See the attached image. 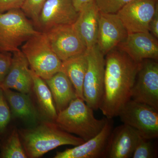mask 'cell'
Returning <instances> with one entry per match:
<instances>
[{
  "instance_id": "4",
  "label": "cell",
  "mask_w": 158,
  "mask_h": 158,
  "mask_svg": "<svg viewBox=\"0 0 158 158\" xmlns=\"http://www.w3.org/2000/svg\"><path fill=\"white\" fill-rule=\"evenodd\" d=\"M31 69L44 80L60 71L62 61L52 49L45 33L40 32L23 44L21 50Z\"/></svg>"
},
{
  "instance_id": "22",
  "label": "cell",
  "mask_w": 158,
  "mask_h": 158,
  "mask_svg": "<svg viewBox=\"0 0 158 158\" xmlns=\"http://www.w3.org/2000/svg\"><path fill=\"white\" fill-rule=\"evenodd\" d=\"M2 156L4 158H27L23 146L19 133L16 130H14L12 131L3 147Z\"/></svg>"
},
{
  "instance_id": "17",
  "label": "cell",
  "mask_w": 158,
  "mask_h": 158,
  "mask_svg": "<svg viewBox=\"0 0 158 158\" xmlns=\"http://www.w3.org/2000/svg\"><path fill=\"white\" fill-rule=\"evenodd\" d=\"M44 81L51 90L57 113L64 110L76 98L73 85L62 72H59Z\"/></svg>"
},
{
  "instance_id": "9",
  "label": "cell",
  "mask_w": 158,
  "mask_h": 158,
  "mask_svg": "<svg viewBox=\"0 0 158 158\" xmlns=\"http://www.w3.org/2000/svg\"><path fill=\"white\" fill-rule=\"evenodd\" d=\"M44 33L52 49L62 61L84 53L87 50L73 24L57 26Z\"/></svg>"
},
{
  "instance_id": "29",
  "label": "cell",
  "mask_w": 158,
  "mask_h": 158,
  "mask_svg": "<svg viewBox=\"0 0 158 158\" xmlns=\"http://www.w3.org/2000/svg\"><path fill=\"white\" fill-rule=\"evenodd\" d=\"M25 0H0V12L20 9Z\"/></svg>"
},
{
  "instance_id": "13",
  "label": "cell",
  "mask_w": 158,
  "mask_h": 158,
  "mask_svg": "<svg viewBox=\"0 0 158 158\" xmlns=\"http://www.w3.org/2000/svg\"><path fill=\"white\" fill-rule=\"evenodd\" d=\"M128 34L117 14L99 12L96 44L105 56L117 47Z\"/></svg>"
},
{
  "instance_id": "28",
  "label": "cell",
  "mask_w": 158,
  "mask_h": 158,
  "mask_svg": "<svg viewBox=\"0 0 158 158\" xmlns=\"http://www.w3.org/2000/svg\"><path fill=\"white\" fill-rule=\"evenodd\" d=\"M32 84V77L30 74L19 80L15 83L13 89L16 90L20 93L28 94L31 91Z\"/></svg>"
},
{
  "instance_id": "3",
  "label": "cell",
  "mask_w": 158,
  "mask_h": 158,
  "mask_svg": "<svg viewBox=\"0 0 158 158\" xmlns=\"http://www.w3.org/2000/svg\"><path fill=\"white\" fill-rule=\"evenodd\" d=\"M94 111L84 100L77 97L58 113L54 121L65 131L88 141L101 131L107 120L106 117L97 119Z\"/></svg>"
},
{
  "instance_id": "16",
  "label": "cell",
  "mask_w": 158,
  "mask_h": 158,
  "mask_svg": "<svg viewBox=\"0 0 158 158\" xmlns=\"http://www.w3.org/2000/svg\"><path fill=\"white\" fill-rule=\"evenodd\" d=\"M99 11L94 1L84 7L73 24L74 27L85 43L87 50L96 45Z\"/></svg>"
},
{
  "instance_id": "18",
  "label": "cell",
  "mask_w": 158,
  "mask_h": 158,
  "mask_svg": "<svg viewBox=\"0 0 158 158\" xmlns=\"http://www.w3.org/2000/svg\"><path fill=\"white\" fill-rule=\"evenodd\" d=\"M3 91L13 117L30 124L36 123L38 114L28 94L15 92L10 89H4Z\"/></svg>"
},
{
  "instance_id": "31",
  "label": "cell",
  "mask_w": 158,
  "mask_h": 158,
  "mask_svg": "<svg viewBox=\"0 0 158 158\" xmlns=\"http://www.w3.org/2000/svg\"><path fill=\"white\" fill-rule=\"evenodd\" d=\"M74 6L77 11H80L84 7L94 0H73Z\"/></svg>"
},
{
  "instance_id": "15",
  "label": "cell",
  "mask_w": 158,
  "mask_h": 158,
  "mask_svg": "<svg viewBox=\"0 0 158 158\" xmlns=\"http://www.w3.org/2000/svg\"><path fill=\"white\" fill-rule=\"evenodd\" d=\"M141 137L138 131L124 123L113 128L109 140L106 158H132Z\"/></svg>"
},
{
  "instance_id": "12",
  "label": "cell",
  "mask_w": 158,
  "mask_h": 158,
  "mask_svg": "<svg viewBox=\"0 0 158 158\" xmlns=\"http://www.w3.org/2000/svg\"><path fill=\"white\" fill-rule=\"evenodd\" d=\"M79 12L73 0H47L39 18V28L45 32L57 26L73 24Z\"/></svg>"
},
{
  "instance_id": "21",
  "label": "cell",
  "mask_w": 158,
  "mask_h": 158,
  "mask_svg": "<svg viewBox=\"0 0 158 158\" xmlns=\"http://www.w3.org/2000/svg\"><path fill=\"white\" fill-rule=\"evenodd\" d=\"M29 63L20 50L14 52L10 69L5 79L0 83V88L4 89H13L15 83L31 74Z\"/></svg>"
},
{
  "instance_id": "30",
  "label": "cell",
  "mask_w": 158,
  "mask_h": 158,
  "mask_svg": "<svg viewBox=\"0 0 158 158\" xmlns=\"http://www.w3.org/2000/svg\"><path fill=\"white\" fill-rule=\"evenodd\" d=\"M149 31L157 39L158 38V8L152 19L149 25Z\"/></svg>"
},
{
  "instance_id": "7",
  "label": "cell",
  "mask_w": 158,
  "mask_h": 158,
  "mask_svg": "<svg viewBox=\"0 0 158 158\" xmlns=\"http://www.w3.org/2000/svg\"><path fill=\"white\" fill-rule=\"evenodd\" d=\"M123 123L135 129L143 138L158 137V111L148 105L130 99L123 107L118 116Z\"/></svg>"
},
{
  "instance_id": "23",
  "label": "cell",
  "mask_w": 158,
  "mask_h": 158,
  "mask_svg": "<svg viewBox=\"0 0 158 158\" xmlns=\"http://www.w3.org/2000/svg\"><path fill=\"white\" fill-rule=\"evenodd\" d=\"M47 0H25L21 8L27 18L33 21L34 25L39 28V18Z\"/></svg>"
},
{
  "instance_id": "24",
  "label": "cell",
  "mask_w": 158,
  "mask_h": 158,
  "mask_svg": "<svg viewBox=\"0 0 158 158\" xmlns=\"http://www.w3.org/2000/svg\"><path fill=\"white\" fill-rule=\"evenodd\" d=\"M151 139L141 137L135 150L132 158H154L156 157V151Z\"/></svg>"
},
{
  "instance_id": "27",
  "label": "cell",
  "mask_w": 158,
  "mask_h": 158,
  "mask_svg": "<svg viewBox=\"0 0 158 158\" xmlns=\"http://www.w3.org/2000/svg\"><path fill=\"white\" fill-rule=\"evenodd\" d=\"M11 52H0V83L5 79L9 72L12 62Z\"/></svg>"
},
{
  "instance_id": "2",
  "label": "cell",
  "mask_w": 158,
  "mask_h": 158,
  "mask_svg": "<svg viewBox=\"0 0 158 158\" xmlns=\"http://www.w3.org/2000/svg\"><path fill=\"white\" fill-rule=\"evenodd\" d=\"M20 138L27 157L39 158L62 145L76 146L83 139L65 131L55 122H45L36 127L20 130Z\"/></svg>"
},
{
  "instance_id": "14",
  "label": "cell",
  "mask_w": 158,
  "mask_h": 158,
  "mask_svg": "<svg viewBox=\"0 0 158 158\" xmlns=\"http://www.w3.org/2000/svg\"><path fill=\"white\" fill-rule=\"evenodd\" d=\"M117 47L135 62L148 59L158 60V39L150 32L128 34Z\"/></svg>"
},
{
  "instance_id": "1",
  "label": "cell",
  "mask_w": 158,
  "mask_h": 158,
  "mask_svg": "<svg viewBox=\"0 0 158 158\" xmlns=\"http://www.w3.org/2000/svg\"><path fill=\"white\" fill-rule=\"evenodd\" d=\"M104 90L99 110L106 118L118 116L131 99V93L141 62H137L118 48L106 55Z\"/></svg>"
},
{
  "instance_id": "5",
  "label": "cell",
  "mask_w": 158,
  "mask_h": 158,
  "mask_svg": "<svg viewBox=\"0 0 158 158\" xmlns=\"http://www.w3.org/2000/svg\"><path fill=\"white\" fill-rule=\"evenodd\" d=\"M40 31L34 28L21 9L0 12V52H12Z\"/></svg>"
},
{
  "instance_id": "25",
  "label": "cell",
  "mask_w": 158,
  "mask_h": 158,
  "mask_svg": "<svg viewBox=\"0 0 158 158\" xmlns=\"http://www.w3.org/2000/svg\"><path fill=\"white\" fill-rule=\"evenodd\" d=\"M131 0H94L99 11L116 14Z\"/></svg>"
},
{
  "instance_id": "20",
  "label": "cell",
  "mask_w": 158,
  "mask_h": 158,
  "mask_svg": "<svg viewBox=\"0 0 158 158\" xmlns=\"http://www.w3.org/2000/svg\"><path fill=\"white\" fill-rule=\"evenodd\" d=\"M30 73L32 79V86L40 109L46 116L55 121L58 113L48 86L44 80L37 75L31 69Z\"/></svg>"
},
{
  "instance_id": "10",
  "label": "cell",
  "mask_w": 158,
  "mask_h": 158,
  "mask_svg": "<svg viewBox=\"0 0 158 158\" xmlns=\"http://www.w3.org/2000/svg\"><path fill=\"white\" fill-rule=\"evenodd\" d=\"M158 0H131L116 13L128 33L149 32Z\"/></svg>"
},
{
  "instance_id": "11",
  "label": "cell",
  "mask_w": 158,
  "mask_h": 158,
  "mask_svg": "<svg viewBox=\"0 0 158 158\" xmlns=\"http://www.w3.org/2000/svg\"><path fill=\"white\" fill-rule=\"evenodd\" d=\"M113 129L112 118H107L102 129L96 136L73 148L57 152L54 158H106L109 140Z\"/></svg>"
},
{
  "instance_id": "26",
  "label": "cell",
  "mask_w": 158,
  "mask_h": 158,
  "mask_svg": "<svg viewBox=\"0 0 158 158\" xmlns=\"http://www.w3.org/2000/svg\"><path fill=\"white\" fill-rule=\"evenodd\" d=\"M11 112L6 100L4 91L0 88V133L3 132L9 124Z\"/></svg>"
},
{
  "instance_id": "8",
  "label": "cell",
  "mask_w": 158,
  "mask_h": 158,
  "mask_svg": "<svg viewBox=\"0 0 158 158\" xmlns=\"http://www.w3.org/2000/svg\"><path fill=\"white\" fill-rule=\"evenodd\" d=\"M131 99L158 111L157 60L148 59L141 61L132 89Z\"/></svg>"
},
{
  "instance_id": "6",
  "label": "cell",
  "mask_w": 158,
  "mask_h": 158,
  "mask_svg": "<svg viewBox=\"0 0 158 158\" xmlns=\"http://www.w3.org/2000/svg\"><path fill=\"white\" fill-rule=\"evenodd\" d=\"M88 66L83 84L86 103L94 110L101 106L104 90L105 55L95 45L87 51Z\"/></svg>"
},
{
  "instance_id": "19",
  "label": "cell",
  "mask_w": 158,
  "mask_h": 158,
  "mask_svg": "<svg viewBox=\"0 0 158 158\" xmlns=\"http://www.w3.org/2000/svg\"><path fill=\"white\" fill-rule=\"evenodd\" d=\"M88 66L87 51L62 61L60 71L66 75L73 85L77 98L84 100L83 84Z\"/></svg>"
}]
</instances>
